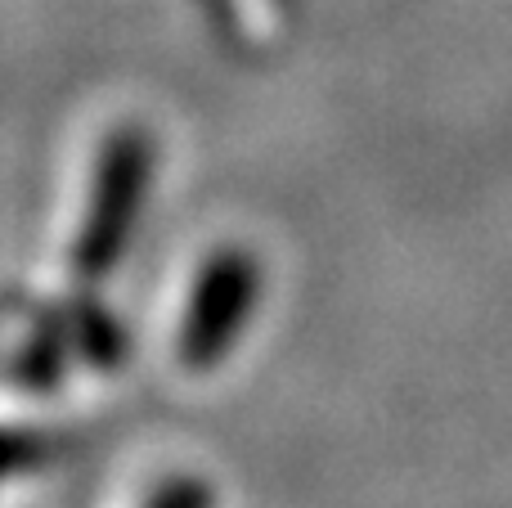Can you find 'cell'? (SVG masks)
<instances>
[{
  "label": "cell",
  "mask_w": 512,
  "mask_h": 508,
  "mask_svg": "<svg viewBox=\"0 0 512 508\" xmlns=\"http://www.w3.org/2000/svg\"><path fill=\"white\" fill-rule=\"evenodd\" d=\"M153 171H158V149H153V135H144L140 126H122L104 140L68 248L72 275L81 284H104L108 275H117L149 207Z\"/></svg>",
  "instance_id": "obj_1"
},
{
  "label": "cell",
  "mask_w": 512,
  "mask_h": 508,
  "mask_svg": "<svg viewBox=\"0 0 512 508\" xmlns=\"http://www.w3.org/2000/svg\"><path fill=\"white\" fill-rule=\"evenodd\" d=\"M261 293H265V266L256 252L239 248V243L207 252L176 320L180 365L189 374H207V369L225 365L239 351L243 333L252 329L256 311H261Z\"/></svg>",
  "instance_id": "obj_2"
},
{
  "label": "cell",
  "mask_w": 512,
  "mask_h": 508,
  "mask_svg": "<svg viewBox=\"0 0 512 508\" xmlns=\"http://www.w3.org/2000/svg\"><path fill=\"white\" fill-rule=\"evenodd\" d=\"M50 437L45 432H27V428H0V482L18 473H32L36 464L50 459Z\"/></svg>",
  "instance_id": "obj_3"
},
{
  "label": "cell",
  "mask_w": 512,
  "mask_h": 508,
  "mask_svg": "<svg viewBox=\"0 0 512 508\" xmlns=\"http://www.w3.org/2000/svg\"><path fill=\"white\" fill-rule=\"evenodd\" d=\"M140 508H216V491L207 486V477L171 473L144 495Z\"/></svg>",
  "instance_id": "obj_4"
}]
</instances>
